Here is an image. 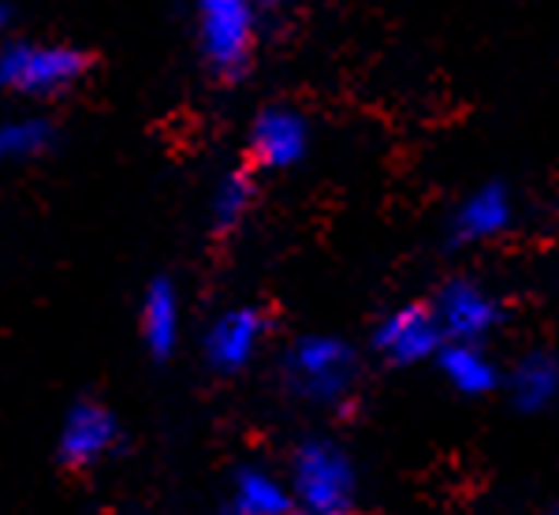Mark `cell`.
I'll return each mask as SVG.
<instances>
[{
    "instance_id": "obj_18",
    "label": "cell",
    "mask_w": 559,
    "mask_h": 515,
    "mask_svg": "<svg viewBox=\"0 0 559 515\" xmlns=\"http://www.w3.org/2000/svg\"><path fill=\"white\" fill-rule=\"evenodd\" d=\"M318 515H350L347 508H340V512H318Z\"/></svg>"
},
{
    "instance_id": "obj_19",
    "label": "cell",
    "mask_w": 559,
    "mask_h": 515,
    "mask_svg": "<svg viewBox=\"0 0 559 515\" xmlns=\"http://www.w3.org/2000/svg\"><path fill=\"white\" fill-rule=\"evenodd\" d=\"M548 515H559V504H556V508H552V512H548Z\"/></svg>"
},
{
    "instance_id": "obj_14",
    "label": "cell",
    "mask_w": 559,
    "mask_h": 515,
    "mask_svg": "<svg viewBox=\"0 0 559 515\" xmlns=\"http://www.w3.org/2000/svg\"><path fill=\"white\" fill-rule=\"evenodd\" d=\"M236 515H292V493L265 471L236 478Z\"/></svg>"
},
{
    "instance_id": "obj_7",
    "label": "cell",
    "mask_w": 559,
    "mask_h": 515,
    "mask_svg": "<svg viewBox=\"0 0 559 515\" xmlns=\"http://www.w3.org/2000/svg\"><path fill=\"white\" fill-rule=\"evenodd\" d=\"M116 437H120V426H116L112 411L83 400L68 411L64 426H60V459H64V467L83 471L112 452Z\"/></svg>"
},
{
    "instance_id": "obj_16",
    "label": "cell",
    "mask_w": 559,
    "mask_h": 515,
    "mask_svg": "<svg viewBox=\"0 0 559 515\" xmlns=\"http://www.w3.org/2000/svg\"><path fill=\"white\" fill-rule=\"evenodd\" d=\"M52 128L45 120H8L0 124V161H23L49 150Z\"/></svg>"
},
{
    "instance_id": "obj_4",
    "label": "cell",
    "mask_w": 559,
    "mask_h": 515,
    "mask_svg": "<svg viewBox=\"0 0 559 515\" xmlns=\"http://www.w3.org/2000/svg\"><path fill=\"white\" fill-rule=\"evenodd\" d=\"M295 496L310 508V515L318 512H340L350 501L355 490V467H350L347 452L332 441H306L295 452Z\"/></svg>"
},
{
    "instance_id": "obj_15",
    "label": "cell",
    "mask_w": 559,
    "mask_h": 515,
    "mask_svg": "<svg viewBox=\"0 0 559 515\" xmlns=\"http://www.w3.org/2000/svg\"><path fill=\"white\" fill-rule=\"evenodd\" d=\"M250 202H254V179L247 172H228V176L216 184L213 195V224L221 232L236 229V224L247 216Z\"/></svg>"
},
{
    "instance_id": "obj_11",
    "label": "cell",
    "mask_w": 559,
    "mask_h": 515,
    "mask_svg": "<svg viewBox=\"0 0 559 515\" xmlns=\"http://www.w3.org/2000/svg\"><path fill=\"white\" fill-rule=\"evenodd\" d=\"M142 340L153 359H168L179 343V295L173 280H153L142 300Z\"/></svg>"
},
{
    "instance_id": "obj_1",
    "label": "cell",
    "mask_w": 559,
    "mask_h": 515,
    "mask_svg": "<svg viewBox=\"0 0 559 515\" xmlns=\"http://www.w3.org/2000/svg\"><path fill=\"white\" fill-rule=\"evenodd\" d=\"M198 42L216 75L239 79L254 49V0H198Z\"/></svg>"
},
{
    "instance_id": "obj_13",
    "label": "cell",
    "mask_w": 559,
    "mask_h": 515,
    "mask_svg": "<svg viewBox=\"0 0 559 515\" xmlns=\"http://www.w3.org/2000/svg\"><path fill=\"white\" fill-rule=\"evenodd\" d=\"M508 393L522 411H540L559 396V359L548 351H530L508 377Z\"/></svg>"
},
{
    "instance_id": "obj_6",
    "label": "cell",
    "mask_w": 559,
    "mask_h": 515,
    "mask_svg": "<svg viewBox=\"0 0 559 515\" xmlns=\"http://www.w3.org/2000/svg\"><path fill=\"white\" fill-rule=\"evenodd\" d=\"M437 318L448 340L477 343L500 325L503 306L496 303L481 284H474V280H448V284L440 288Z\"/></svg>"
},
{
    "instance_id": "obj_10",
    "label": "cell",
    "mask_w": 559,
    "mask_h": 515,
    "mask_svg": "<svg viewBox=\"0 0 559 515\" xmlns=\"http://www.w3.org/2000/svg\"><path fill=\"white\" fill-rule=\"evenodd\" d=\"M511 191L503 184H485L463 198V206L452 216V236L455 243H481L500 236L511 224Z\"/></svg>"
},
{
    "instance_id": "obj_9",
    "label": "cell",
    "mask_w": 559,
    "mask_h": 515,
    "mask_svg": "<svg viewBox=\"0 0 559 515\" xmlns=\"http://www.w3.org/2000/svg\"><path fill=\"white\" fill-rule=\"evenodd\" d=\"M261 332H265V318L254 306H236V311L221 314L213 321L210 337H205V359L221 374H236V370H242L254 359Z\"/></svg>"
},
{
    "instance_id": "obj_2",
    "label": "cell",
    "mask_w": 559,
    "mask_h": 515,
    "mask_svg": "<svg viewBox=\"0 0 559 515\" xmlns=\"http://www.w3.org/2000/svg\"><path fill=\"white\" fill-rule=\"evenodd\" d=\"M86 71V57L68 45H4L0 49V90L57 94Z\"/></svg>"
},
{
    "instance_id": "obj_12",
    "label": "cell",
    "mask_w": 559,
    "mask_h": 515,
    "mask_svg": "<svg viewBox=\"0 0 559 515\" xmlns=\"http://www.w3.org/2000/svg\"><path fill=\"white\" fill-rule=\"evenodd\" d=\"M437 363H440V374L466 396H485V393H492L496 382H500V374H496L492 359L481 351V343L448 340L444 348H440Z\"/></svg>"
},
{
    "instance_id": "obj_17",
    "label": "cell",
    "mask_w": 559,
    "mask_h": 515,
    "mask_svg": "<svg viewBox=\"0 0 559 515\" xmlns=\"http://www.w3.org/2000/svg\"><path fill=\"white\" fill-rule=\"evenodd\" d=\"M4 26H8V8L0 4V34H4Z\"/></svg>"
},
{
    "instance_id": "obj_5",
    "label": "cell",
    "mask_w": 559,
    "mask_h": 515,
    "mask_svg": "<svg viewBox=\"0 0 559 515\" xmlns=\"http://www.w3.org/2000/svg\"><path fill=\"white\" fill-rule=\"evenodd\" d=\"M373 348L395 366H414V363H421V359L440 355V348H444V329H440L437 311H429V306H421V303L392 311L377 325Z\"/></svg>"
},
{
    "instance_id": "obj_8",
    "label": "cell",
    "mask_w": 559,
    "mask_h": 515,
    "mask_svg": "<svg viewBox=\"0 0 559 515\" xmlns=\"http://www.w3.org/2000/svg\"><path fill=\"white\" fill-rule=\"evenodd\" d=\"M310 131L295 108H265L250 128V153L261 168H292L306 157Z\"/></svg>"
},
{
    "instance_id": "obj_3",
    "label": "cell",
    "mask_w": 559,
    "mask_h": 515,
    "mask_svg": "<svg viewBox=\"0 0 559 515\" xmlns=\"http://www.w3.org/2000/svg\"><path fill=\"white\" fill-rule=\"evenodd\" d=\"M355 351L336 337H302L287 351V377L302 396L318 403H336L355 382Z\"/></svg>"
}]
</instances>
